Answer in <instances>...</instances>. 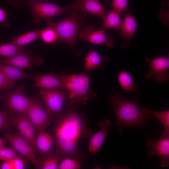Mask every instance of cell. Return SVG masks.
Wrapping results in <instances>:
<instances>
[{
  "label": "cell",
  "instance_id": "cell-1",
  "mask_svg": "<svg viewBox=\"0 0 169 169\" xmlns=\"http://www.w3.org/2000/svg\"><path fill=\"white\" fill-rule=\"evenodd\" d=\"M80 103L65 102L66 111L57 116L53 127L54 143L57 152L63 157L75 156L84 159L79 142L81 138H88L92 130L87 127L89 120L84 113H79Z\"/></svg>",
  "mask_w": 169,
  "mask_h": 169
},
{
  "label": "cell",
  "instance_id": "cell-2",
  "mask_svg": "<svg viewBox=\"0 0 169 169\" xmlns=\"http://www.w3.org/2000/svg\"><path fill=\"white\" fill-rule=\"evenodd\" d=\"M107 102L114 110L115 125L120 136L127 127L143 130L152 119L151 115L144 111L136 96L130 99L113 92L109 96Z\"/></svg>",
  "mask_w": 169,
  "mask_h": 169
},
{
  "label": "cell",
  "instance_id": "cell-3",
  "mask_svg": "<svg viewBox=\"0 0 169 169\" xmlns=\"http://www.w3.org/2000/svg\"><path fill=\"white\" fill-rule=\"evenodd\" d=\"M86 15V13L83 12L80 13L73 12L60 21L53 22L50 19L46 20L47 26L56 32L59 41L66 43L77 56L80 54L75 51V45L79 32L83 27Z\"/></svg>",
  "mask_w": 169,
  "mask_h": 169
},
{
  "label": "cell",
  "instance_id": "cell-4",
  "mask_svg": "<svg viewBox=\"0 0 169 169\" xmlns=\"http://www.w3.org/2000/svg\"><path fill=\"white\" fill-rule=\"evenodd\" d=\"M56 75L61 80L68 91L69 102L79 103L86 106L88 100L97 95L89 88L90 74L81 73L69 75L63 72Z\"/></svg>",
  "mask_w": 169,
  "mask_h": 169
},
{
  "label": "cell",
  "instance_id": "cell-5",
  "mask_svg": "<svg viewBox=\"0 0 169 169\" xmlns=\"http://www.w3.org/2000/svg\"><path fill=\"white\" fill-rule=\"evenodd\" d=\"M25 86L21 84L14 89L6 92H0V99L3 102L4 112L12 116L21 113H26L33 100L25 94Z\"/></svg>",
  "mask_w": 169,
  "mask_h": 169
},
{
  "label": "cell",
  "instance_id": "cell-6",
  "mask_svg": "<svg viewBox=\"0 0 169 169\" xmlns=\"http://www.w3.org/2000/svg\"><path fill=\"white\" fill-rule=\"evenodd\" d=\"M32 98V102L26 113L38 135L44 131L57 116L44 107L39 97L34 96Z\"/></svg>",
  "mask_w": 169,
  "mask_h": 169
},
{
  "label": "cell",
  "instance_id": "cell-7",
  "mask_svg": "<svg viewBox=\"0 0 169 169\" xmlns=\"http://www.w3.org/2000/svg\"><path fill=\"white\" fill-rule=\"evenodd\" d=\"M27 5L31 12L32 21L35 24H38L41 19H50L55 16L72 12L69 5L62 7L57 4L45 2L30 0Z\"/></svg>",
  "mask_w": 169,
  "mask_h": 169
},
{
  "label": "cell",
  "instance_id": "cell-8",
  "mask_svg": "<svg viewBox=\"0 0 169 169\" xmlns=\"http://www.w3.org/2000/svg\"><path fill=\"white\" fill-rule=\"evenodd\" d=\"M149 72L145 74L144 78L153 79L156 83H166L169 78V55L150 59L145 57Z\"/></svg>",
  "mask_w": 169,
  "mask_h": 169
},
{
  "label": "cell",
  "instance_id": "cell-9",
  "mask_svg": "<svg viewBox=\"0 0 169 169\" xmlns=\"http://www.w3.org/2000/svg\"><path fill=\"white\" fill-rule=\"evenodd\" d=\"M6 140L15 150L28 160L36 169H39V161L31 145L18 132L13 134L4 132Z\"/></svg>",
  "mask_w": 169,
  "mask_h": 169
},
{
  "label": "cell",
  "instance_id": "cell-10",
  "mask_svg": "<svg viewBox=\"0 0 169 169\" xmlns=\"http://www.w3.org/2000/svg\"><path fill=\"white\" fill-rule=\"evenodd\" d=\"M39 89V98L46 108L57 116L62 113L68 93L62 90Z\"/></svg>",
  "mask_w": 169,
  "mask_h": 169
},
{
  "label": "cell",
  "instance_id": "cell-11",
  "mask_svg": "<svg viewBox=\"0 0 169 169\" xmlns=\"http://www.w3.org/2000/svg\"><path fill=\"white\" fill-rule=\"evenodd\" d=\"M9 120L11 125L17 129L18 132L28 142L36 153V129L27 113L17 114L11 116Z\"/></svg>",
  "mask_w": 169,
  "mask_h": 169
},
{
  "label": "cell",
  "instance_id": "cell-12",
  "mask_svg": "<svg viewBox=\"0 0 169 169\" xmlns=\"http://www.w3.org/2000/svg\"><path fill=\"white\" fill-rule=\"evenodd\" d=\"M149 151L150 156H156L161 160V168L169 167V136L162 134L159 139L155 142L149 138L146 144Z\"/></svg>",
  "mask_w": 169,
  "mask_h": 169
},
{
  "label": "cell",
  "instance_id": "cell-13",
  "mask_svg": "<svg viewBox=\"0 0 169 169\" xmlns=\"http://www.w3.org/2000/svg\"><path fill=\"white\" fill-rule=\"evenodd\" d=\"M78 37L83 41L95 45L103 44L109 48H113L114 41L110 34H106L105 29L95 30L93 26L82 27L79 30Z\"/></svg>",
  "mask_w": 169,
  "mask_h": 169
},
{
  "label": "cell",
  "instance_id": "cell-14",
  "mask_svg": "<svg viewBox=\"0 0 169 169\" xmlns=\"http://www.w3.org/2000/svg\"><path fill=\"white\" fill-rule=\"evenodd\" d=\"M43 62L41 56L34 57L31 52L23 51L12 57L0 59V64L10 65L16 67L25 68L29 70H32V65H39Z\"/></svg>",
  "mask_w": 169,
  "mask_h": 169
},
{
  "label": "cell",
  "instance_id": "cell-15",
  "mask_svg": "<svg viewBox=\"0 0 169 169\" xmlns=\"http://www.w3.org/2000/svg\"><path fill=\"white\" fill-rule=\"evenodd\" d=\"M112 125L111 122L109 119L102 120L98 124L100 129L90 137L88 151L94 156L96 155L101 147L108 134L109 128Z\"/></svg>",
  "mask_w": 169,
  "mask_h": 169
},
{
  "label": "cell",
  "instance_id": "cell-16",
  "mask_svg": "<svg viewBox=\"0 0 169 169\" xmlns=\"http://www.w3.org/2000/svg\"><path fill=\"white\" fill-rule=\"evenodd\" d=\"M74 2L69 6L72 12L81 10L103 19L106 13L105 9L99 0H73Z\"/></svg>",
  "mask_w": 169,
  "mask_h": 169
},
{
  "label": "cell",
  "instance_id": "cell-17",
  "mask_svg": "<svg viewBox=\"0 0 169 169\" xmlns=\"http://www.w3.org/2000/svg\"><path fill=\"white\" fill-rule=\"evenodd\" d=\"M125 13L120 29L122 39L120 47L124 49H130L131 47V41L135 35L137 24L135 18L128 11Z\"/></svg>",
  "mask_w": 169,
  "mask_h": 169
},
{
  "label": "cell",
  "instance_id": "cell-18",
  "mask_svg": "<svg viewBox=\"0 0 169 169\" xmlns=\"http://www.w3.org/2000/svg\"><path fill=\"white\" fill-rule=\"evenodd\" d=\"M34 86L39 89L62 90L68 93L64 83L56 74L36 75L34 78Z\"/></svg>",
  "mask_w": 169,
  "mask_h": 169
},
{
  "label": "cell",
  "instance_id": "cell-19",
  "mask_svg": "<svg viewBox=\"0 0 169 169\" xmlns=\"http://www.w3.org/2000/svg\"><path fill=\"white\" fill-rule=\"evenodd\" d=\"M53 136L48 132L43 131L38 135L35 146L36 151L44 156H48L53 153Z\"/></svg>",
  "mask_w": 169,
  "mask_h": 169
},
{
  "label": "cell",
  "instance_id": "cell-20",
  "mask_svg": "<svg viewBox=\"0 0 169 169\" xmlns=\"http://www.w3.org/2000/svg\"><path fill=\"white\" fill-rule=\"evenodd\" d=\"M117 80L125 92L136 93L137 92V84L134 81L129 72L123 70L120 71L118 73Z\"/></svg>",
  "mask_w": 169,
  "mask_h": 169
},
{
  "label": "cell",
  "instance_id": "cell-21",
  "mask_svg": "<svg viewBox=\"0 0 169 169\" xmlns=\"http://www.w3.org/2000/svg\"><path fill=\"white\" fill-rule=\"evenodd\" d=\"M108 60L107 57H103L94 49H91L85 59L84 66L86 72L96 68L102 67L104 64Z\"/></svg>",
  "mask_w": 169,
  "mask_h": 169
},
{
  "label": "cell",
  "instance_id": "cell-22",
  "mask_svg": "<svg viewBox=\"0 0 169 169\" xmlns=\"http://www.w3.org/2000/svg\"><path fill=\"white\" fill-rule=\"evenodd\" d=\"M0 71L8 79L15 81L23 79L32 78L29 75L21 69L12 65L0 64Z\"/></svg>",
  "mask_w": 169,
  "mask_h": 169
},
{
  "label": "cell",
  "instance_id": "cell-23",
  "mask_svg": "<svg viewBox=\"0 0 169 169\" xmlns=\"http://www.w3.org/2000/svg\"><path fill=\"white\" fill-rule=\"evenodd\" d=\"M120 13L112 10L105 14L103 19V26L105 29L109 28L120 30L122 23Z\"/></svg>",
  "mask_w": 169,
  "mask_h": 169
},
{
  "label": "cell",
  "instance_id": "cell-24",
  "mask_svg": "<svg viewBox=\"0 0 169 169\" xmlns=\"http://www.w3.org/2000/svg\"><path fill=\"white\" fill-rule=\"evenodd\" d=\"M40 30H35L21 35L10 43L20 47H24L39 38Z\"/></svg>",
  "mask_w": 169,
  "mask_h": 169
},
{
  "label": "cell",
  "instance_id": "cell-25",
  "mask_svg": "<svg viewBox=\"0 0 169 169\" xmlns=\"http://www.w3.org/2000/svg\"><path fill=\"white\" fill-rule=\"evenodd\" d=\"M144 111L147 114L156 118L162 124L164 128L163 134L169 136V110L157 111L143 107Z\"/></svg>",
  "mask_w": 169,
  "mask_h": 169
},
{
  "label": "cell",
  "instance_id": "cell-26",
  "mask_svg": "<svg viewBox=\"0 0 169 169\" xmlns=\"http://www.w3.org/2000/svg\"><path fill=\"white\" fill-rule=\"evenodd\" d=\"M63 157V156L57 152L49 156H44L42 159L39 161V169H58L60 161Z\"/></svg>",
  "mask_w": 169,
  "mask_h": 169
},
{
  "label": "cell",
  "instance_id": "cell-27",
  "mask_svg": "<svg viewBox=\"0 0 169 169\" xmlns=\"http://www.w3.org/2000/svg\"><path fill=\"white\" fill-rule=\"evenodd\" d=\"M39 38L44 43L48 44H54L60 42L56 32L48 26L40 30Z\"/></svg>",
  "mask_w": 169,
  "mask_h": 169
},
{
  "label": "cell",
  "instance_id": "cell-28",
  "mask_svg": "<svg viewBox=\"0 0 169 169\" xmlns=\"http://www.w3.org/2000/svg\"><path fill=\"white\" fill-rule=\"evenodd\" d=\"M84 159L75 156L72 158L66 157L59 162L58 169H78L80 168L83 160Z\"/></svg>",
  "mask_w": 169,
  "mask_h": 169
},
{
  "label": "cell",
  "instance_id": "cell-29",
  "mask_svg": "<svg viewBox=\"0 0 169 169\" xmlns=\"http://www.w3.org/2000/svg\"><path fill=\"white\" fill-rule=\"evenodd\" d=\"M23 47H20L11 43L0 45V55L10 57L23 51Z\"/></svg>",
  "mask_w": 169,
  "mask_h": 169
},
{
  "label": "cell",
  "instance_id": "cell-30",
  "mask_svg": "<svg viewBox=\"0 0 169 169\" xmlns=\"http://www.w3.org/2000/svg\"><path fill=\"white\" fill-rule=\"evenodd\" d=\"M18 152L13 147H6L0 149V160L10 161L19 156Z\"/></svg>",
  "mask_w": 169,
  "mask_h": 169
},
{
  "label": "cell",
  "instance_id": "cell-31",
  "mask_svg": "<svg viewBox=\"0 0 169 169\" xmlns=\"http://www.w3.org/2000/svg\"><path fill=\"white\" fill-rule=\"evenodd\" d=\"M15 86V81L8 78L0 71V91L10 90Z\"/></svg>",
  "mask_w": 169,
  "mask_h": 169
},
{
  "label": "cell",
  "instance_id": "cell-32",
  "mask_svg": "<svg viewBox=\"0 0 169 169\" xmlns=\"http://www.w3.org/2000/svg\"><path fill=\"white\" fill-rule=\"evenodd\" d=\"M111 6L113 9L120 13L128 11L127 0H112Z\"/></svg>",
  "mask_w": 169,
  "mask_h": 169
},
{
  "label": "cell",
  "instance_id": "cell-33",
  "mask_svg": "<svg viewBox=\"0 0 169 169\" xmlns=\"http://www.w3.org/2000/svg\"><path fill=\"white\" fill-rule=\"evenodd\" d=\"M12 128L7 115L0 110V131H10Z\"/></svg>",
  "mask_w": 169,
  "mask_h": 169
},
{
  "label": "cell",
  "instance_id": "cell-34",
  "mask_svg": "<svg viewBox=\"0 0 169 169\" xmlns=\"http://www.w3.org/2000/svg\"><path fill=\"white\" fill-rule=\"evenodd\" d=\"M27 160V159L26 158H23L20 155L11 160L13 169H24L26 165Z\"/></svg>",
  "mask_w": 169,
  "mask_h": 169
},
{
  "label": "cell",
  "instance_id": "cell-35",
  "mask_svg": "<svg viewBox=\"0 0 169 169\" xmlns=\"http://www.w3.org/2000/svg\"><path fill=\"white\" fill-rule=\"evenodd\" d=\"M7 15V11L0 8V24L3 26L7 27L9 26Z\"/></svg>",
  "mask_w": 169,
  "mask_h": 169
},
{
  "label": "cell",
  "instance_id": "cell-36",
  "mask_svg": "<svg viewBox=\"0 0 169 169\" xmlns=\"http://www.w3.org/2000/svg\"><path fill=\"white\" fill-rule=\"evenodd\" d=\"M0 168L2 169H13L11 160L4 161L1 164Z\"/></svg>",
  "mask_w": 169,
  "mask_h": 169
},
{
  "label": "cell",
  "instance_id": "cell-37",
  "mask_svg": "<svg viewBox=\"0 0 169 169\" xmlns=\"http://www.w3.org/2000/svg\"><path fill=\"white\" fill-rule=\"evenodd\" d=\"M7 144V140L6 139L0 137V149L6 147Z\"/></svg>",
  "mask_w": 169,
  "mask_h": 169
},
{
  "label": "cell",
  "instance_id": "cell-38",
  "mask_svg": "<svg viewBox=\"0 0 169 169\" xmlns=\"http://www.w3.org/2000/svg\"><path fill=\"white\" fill-rule=\"evenodd\" d=\"M33 0V1H36V0H37V1H47V0Z\"/></svg>",
  "mask_w": 169,
  "mask_h": 169
}]
</instances>
